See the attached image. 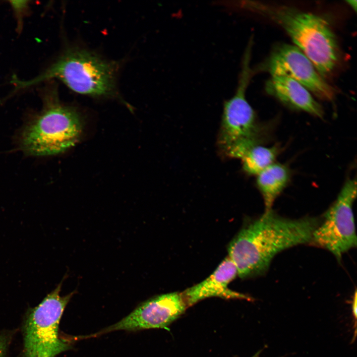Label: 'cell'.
Here are the masks:
<instances>
[{
	"label": "cell",
	"instance_id": "16",
	"mask_svg": "<svg viewBox=\"0 0 357 357\" xmlns=\"http://www.w3.org/2000/svg\"><path fill=\"white\" fill-rule=\"evenodd\" d=\"M348 3L350 4V5L352 6L353 8H354L355 10L356 9L357 7V1L356 0H351V1H348Z\"/></svg>",
	"mask_w": 357,
	"mask_h": 357
},
{
	"label": "cell",
	"instance_id": "12",
	"mask_svg": "<svg viewBox=\"0 0 357 357\" xmlns=\"http://www.w3.org/2000/svg\"><path fill=\"white\" fill-rule=\"evenodd\" d=\"M291 175L286 165L275 162L256 176V185L262 196L265 211L272 209L275 200L289 184Z\"/></svg>",
	"mask_w": 357,
	"mask_h": 357
},
{
	"label": "cell",
	"instance_id": "4",
	"mask_svg": "<svg viewBox=\"0 0 357 357\" xmlns=\"http://www.w3.org/2000/svg\"><path fill=\"white\" fill-rule=\"evenodd\" d=\"M117 68L116 63L90 51L73 48L67 50L37 76L28 80L13 79L12 83L17 91L56 78L78 94L108 96L115 91Z\"/></svg>",
	"mask_w": 357,
	"mask_h": 357
},
{
	"label": "cell",
	"instance_id": "13",
	"mask_svg": "<svg viewBox=\"0 0 357 357\" xmlns=\"http://www.w3.org/2000/svg\"><path fill=\"white\" fill-rule=\"evenodd\" d=\"M281 151L278 145L264 146L261 144L249 150L241 159L243 171L249 176H257L276 162Z\"/></svg>",
	"mask_w": 357,
	"mask_h": 357
},
{
	"label": "cell",
	"instance_id": "5",
	"mask_svg": "<svg viewBox=\"0 0 357 357\" xmlns=\"http://www.w3.org/2000/svg\"><path fill=\"white\" fill-rule=\"evenodd\" d=\"M251 53L243 56L234 95L224 103L217 143L226 156L241 159L252 147L261 144L266 129L257 122L255 111L246 98V90L253 73L250 66Z\"/></svg>",
	"mask_w": 357,
	"mask_h": 357
},
{
	"label": "cell",
	"instance_id": "9",
	"mask_svg": "<svg viewBox=\"0 0 357 357\" xmlns=\"http://www.w3.org/2000/svg\"><path fill=\"white\" fill-rule=\"evenodd\" d=\"M187 307L181 293L161 295L141 303L128 315L94 336L117 330L136 331L166 329Z\"/></svg>",
	"mask_w": 357,
	"mask_h": 357
},
{
	"label": "cell",
	"instance_id": "14",
	"mask_svg": "<svg viewBox=\"0 0 357 357\" xmlns=\"http://www.w3.org/2000/svg\"><path fill=\"white\" fill-rule=\"evenodd\" d=\"M11 338V335L10 333L0 334V357H7V353Z\"/></svg>",
	"mask_w": 357,
	"mask_h": 357
},
{
	"label": "cell",
	"instance_id": "1",
	"mask_svg": "<svg viewBox=\"0 0 357 357\" xmlns=\"http://www.w3.org/2000/svg\"><path fill=\"white\" fill-rule=\"evenodd\" d=\"M317 218L291 219L270 210L245 224L230 243L229 258L241 278L264 273L274 256L291 247L311 242Z\"/></svg>",
	"mask_w": 357,
	"mask_h": 357
},
{
	"label": "cell",
	"instance_id": "7",
	"mask_svg": "<svg viewBox=\"0 0 357 357\" xmlns=\"http://www.w3.org/2000/svg\"><path fill=\"white\" fill-rule=\"evenodd\" d=\"M356 178L348 179L337 198L314 230L311 242L329 251L340 261L357 245L353 206L357 197Z\"/></svg>",
	"mask_w": 357,
	"mask_h": 357
},
{
	"label": "cell",
	"instance_id": "3",
	"mask_svg": "<svg viewBox=\"0 0 357 357\" xmlns=\"http://www.w3.org/2000/svg\"><path fill=\"white\" fill-rule=\"evenodd\" d=\"M42 95V110L26 123L19 138L21 149L32 156L61 153L78 142L82 131L78 112L60 103L55 87Z\"/></svg>",
	"mask_w": 357,
	"mask_h": 357
},
{
	"label": "cell",
	"instance_id": "10",
	"mask_svg": "<svg viewBox=\"0 0 357 357\" xmlns=\"http://www.w3.org/2000/svg\"><path fill=\"white\" fill-rule=\"evenodd\" d=\"M237 275L235 264L229 257L226 258L208 277L181 293L187 307L212 297L252 300L249 296L229 288V284Z\"/></svg>",
	"mask_w": 357,
	"mask_h": 357
},
{
	"label": "cell",
	"instance_id": "17",
	"mask_svg": "<svg viewBox=\"0 0 357 357\" xmlns=\"http://www.w3.org/2000/svg\"><path fill=\"white\" fill-rule=\"evenodd\" d=\"M259 354L260 352L257 353L254 356H253L252 357H259Z\"/></svg>",
	"mask_w": 357,
	"mask_h": 357
},
{
	"label": "cell",
	"instance_id": "2",
	"mask_svg": "<svg viewBox=\"0 0 357 357\" xmlns=\"http://www.w3.org/2000/svg\"><path fill=\"white\" fill-rule=\"evenodd\" d=\"M246 5L283 28L322 76L335 68L339 48L329 23L322 17L283 5L259 2Z\"/></svg>",
	"mask_w": 357,
	"mask_h": 357
},
{
	"label": "cell",
	"instance_id": "15",
	"mask_svg": "<svg viewBox=\"0 0 357 357\" xmlns=\"http://www.w3.org/2000/svg\"><path fill=\"white\" fill-rule=\"evenodd\" d=\"M352 312L354 318H357V292L355 291V295L352 301Z\"/></svg>",
	"mask_w": 357,
	"mask_h": 357
},
{
	"label": "cell",
	"instance_id": "11",
	"mask_svg": "<svg viewBox=\"0 0 357 357\" xmlns=\"http://www.w3.org/2000/svg\"><path fill=\"white\" fill-rule=\"evenodd\" d=\"M267 93L287 106L322 118L324 111L309 91L296 80L283 76H271L266 82Z\"/></svg>",
	"mask_w": 357,
	"mask_h": 357
},
{
	"label": "cell",
	"instance_id": "8",
	"mask_svg": "<svg viewBox=\"0 0 357 357\" xmlns=\"http://www.w3.org/2000/svg\"><path fill=\"white\" fill-rule=\"evenodd\" d=\"M256 69V71L268 72L271 76L290 77L322 100L331 101L334 98L333 88L324 80L312 62L296 46L286 44L278 45Z\"/></svg>",
	"mask_w": 357,
	"mask_h": 357
},
{
	"label": "cell",
	"instance_id": "6",
	"mask_svg": "<svg viewBox=\"0 0 357 357\" xmlns=\"http://www.w3.org/2000/svg\"><path fill=\"white\" fill-rule=\"evenodd\" d=\"M62 282L26 314L23 326V357H56L71 348L69 342L60 336L59 325L75 292L61 296Z\"/></svg>",
	"mask_w": 357,
	"mask_h": 357
}]
</instances>
